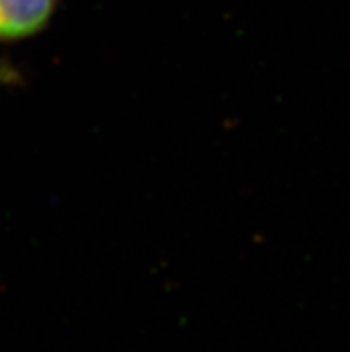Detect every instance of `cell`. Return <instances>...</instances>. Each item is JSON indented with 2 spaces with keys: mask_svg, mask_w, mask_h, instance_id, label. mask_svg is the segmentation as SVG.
<instances>
[{
  "mask_svg": "<svg viewBox=\"0 0 350 352\" xmlns=\"http://www.w3.org/2000/svg\"><path fill=\"white\" fill-rule=\"evenodd\" d=\"M58 0H0V41L40 34L54 16Z\"/></svg>",
  "mask_w": 350,
  "mask_h": 352,
  "instance_id": "6da1fadb",
  "label": "cell"
},
{
  "mask_svg": "<svg viewBox=\"0 0 350 352\" xmlns=\"http://www.w3.org/2000/svg\"><path fill=\"white\" fill-rule=\"evenodd\" d=\"M20 80V72L8 61H0V86L14 85Z\"/></svg>",
  "mask_w": 350,
  "mask_h": 352,
  "instance_id": "7a4b0ae2",
  "label": "cell"
}]
</instances>
